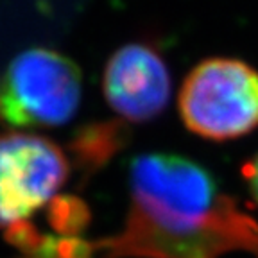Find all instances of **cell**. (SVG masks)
<instances>
[{
  "mask_svg": "<svg viewBox=\"0 0 258 258\" xmlns=\"http://www.w3.org/2000/svg\"><path fill=\"white\" fill-rule=\"evenodd\" d=\"M118 231L93 238L102 258H258V221L203 165L170 153L138 154Z\"/></svg>",
  "mask_w": 258,
  "mask_h": 258,
  "instance_id": "1",
  "label": "cell"
},
{
  "mask_svg": "<svg viewBox=\"0 0 258 258\" xmlns=\"http://www.w3.org/2000/svg\"><path fill=\"white\" fill-rule=\"evenodd\" d=\"M72 172L69 154L50 138L25 131L0 133V233L18 258H64L70 242L41 230ZM47 228V226H45Z\"/></svg>",
  "mask_w": 258,
  "mask_h": 258,
  "instance_id": "2",
  "label": "cell"
},
{
  "mask_svg": "<svg viewBox=\"0 0 258 258\" xmlns=\"http://www.w3.org/2000/svg\"><path fill=\"white\" fill-rule=\"evenodd\" d=\"M83 97L81 70L52 48H27L0 74V125L57 127L72 120Z\"/></svg>",
  "mask_w": 258,
  "mask_h": 258,
  "instance_id": "3",
  "label": "cell"
},
{
  "mask_svg": "<svg viewBox=\"0 0 258 258\" xmlns=\"http://www.w3.org/2000/svg\"><path fill=\"white\" fill-rule=\"evenodd\" d=\"M185 127L205 140L228 142L258 127V70L235 57L198 63L177 93Z\"/></svg>",
  "mask_w": 258,
  "mask_h": 258,
  "instance_id": "4",
  "label": "cell"
},
{
  "mask_svg": "<svg viewBox=\"0 0 258 258\" xmlns=\"http://www.w3.org/2000/svg\"><path fill=\"white\" fill-rule=\"evenodd\" d=\"M172 81L165 59L147 43L122 45L104 67L102 93L115 115L142 124L160 117L170 101Z\"/></svg>",
  "mask_w": 258,
  "mask_h": 258,
  "instance_id": "5",
  "label": "cell"
},
{
  "mask_svg": "<svg viewBox=\"0 0 258 258\" xmlns=\"http://www.w3.org/2000/svg\"><path fill=\"white\" fill-rule=\"evenodd\" d=\"M127 138L124 122H101L81 129L72 142V153L81 172H95L113 154H117Z\"/></svg>",
  "mask_w": 258,
  "mask_h": 258,
  "instance_id": "6",
  "label": "cell"
},
{
  "mask_svg": "<svg viewBox=\"0 0 258 258\" xmlns=\"http://www.w3.org/2000/svg\"><path fill=\"white\" fill-rule=\"evenodd\" d=\"M240 174H242V179H244V183H246V186H247V192H249V196L253 198L254 205L258 206V153L242 165Z\"/></svg>",
  "mask_w": 258,
  "mask_h": 258,
  "instance_id": "7",
  "label": "cell"
}]
</instances>
